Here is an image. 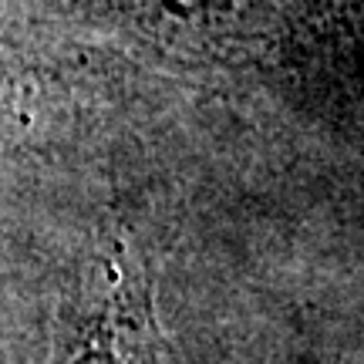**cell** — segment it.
<instances>
[{"label": "cell", "mask_w": 364, "mask_h": 364, "mask_svg": "<svg viewBox=\"0 0 364 364\" xmlns=\"http://www.w3.org/2000/svg\"><path fill=\"white\" fill-rule=\"evenodd\" d=\"M14 105V91H11V81H4V75H0V112H7Z\"/></svg>", "instance_id": "cell-3"}, {"label": "cell", "mask_w": 364, "mask_h": 364, "mask_svg": "<svg viewBox=\"0 0 364 364\" xmlns=\"http://www.w3.org/2000/svg\"><path fill=\"white\" fill-rule=\"evenodd\" d=\"M48 364H166L152 270L125 226H108L68 280Z\"/></svg>", "instance_id": "cell-1"}, {"label": "cell", "mask_w": 364, "mask_h": 364, "mask_svg": "<svg viewBox=\"0 0 364 364\" xmlns=\"http://www.w3.org/2000/svg\"><path fill=\"white\" fill-rule=\"evenodd\" d=\"M149 0H142V7ZM162 24L159 38L196 61L257 65L287 58L311 21L331 11V0H152Z\"/></svg>", "instance_id": "cell-2"}]
</instances>
